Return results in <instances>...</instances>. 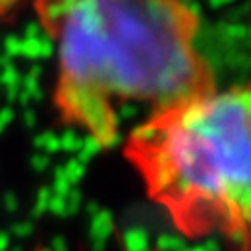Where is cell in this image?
I'll return each mask as SVG.
<instances>
[{
	"label": "cell",
	"instance_id": "cell-5",
	"mask_svg": "<svg viewBox=\"0 0 251 251\" xmlns=\"http://www.w3.org/2000/svg\"><path fill=\"white\" fill-rule=\"evenodd\" d=\"M123 247L125 251H151L149 231L141 226H131L123 231Z\"/></svg>",
	"mask_w": 251,
	"mask_h": 251
},
{
	"label": "cell",
	"instance_id": "cell-32",
	"mask_svg": "<svg viewBox=\"0 0 251 251\" xmlns=\"http://www.w3.org/2000/svg\"><path fill=\"white\" fill-rule=\"evenodd\" d=\"M99 210H101V208H99V204H97V202H89V204L85 206V212H87V216H89V218L97 216V214H99Z\"/></svg>",
	"mask_w": 251,
	"mask_h": 251
},
{
	"label": "cell",
	"instance_id": "cell-26",
	"mask_svg": "<svg viewBox=\"0 0 251 251\" xmlns=\"http://www.w3.org/2000/svg\"><path fill=\"white\" fill-rule=\"evenodd\" d=\"M42 34V26H40V22H30V24H26V28H24V38L26 40H30V38H38Z\"/></svg>",
	"mask_w": 251,
	"mask_h": 251
},
{
	"label": "cell",
	"instance_id": "cell-30",
	"mask_svg": "<svg viewBox=\"0 0 251 251\" xmlns=\"http://www.w3.org/2000/svg\"><path fill=\"white\" fill-rule=\"evenodd\" d=\"M202 245H204V251H222V247L216 239H206Z\"/></svg>",
	"mask_w": 251,
	"mask_h": 251
},
{
	"label": "cell",
	"instance_id": "cell-14",
	"mask_svg": "<svg viewBox=\"0 0 251 251\" xmlns=\"http://www.w3.org/2000/svg\"><path fill=\"white\" fill-rule=\"evenodd\" d=\"M20 55L26 59H40V36L38 38H22L20 40Z\"/></svg>",
	"mask_w": 251,
	"mask_h": 251
},
{
	"label": "cell",
	"instance_id": "cell-19",
	"mask_svg": "<svg viewBox=\"0 0 251 251\" xmlns=\"http://www.w3.org/2000/svg\"><path fill=\"white\" fill-rule=\"evenodd\" d=\"M32 231H34V224H32V222H18V224H14V226L10 227V233H12L14 237H18V239L30 237Z\"/></svg>",
	"mask_w": 251,
	"mask_h": 251
},
{
	"label": "cell",
	"instance_id": "cell-36",
	"mask_svg": "<svg viewBox=\"0 0 251 251\" xmlns=\"http://www.w3.org/2000/svg\"><path fill=\"white\" fill-rule=\"evenodd\" d=\"M10 251H22V247H20V245H16V247H14V249H10Z\"/></svg>",
	"mask_w": 251,
	"mask_h": 251
},
{
	"label": "cell",
	"instance_id": "cell-8",
	"mask_svg": "<svg viewBox=\"0 0 251 251\" xmlns=\"http://www.w3.org/2000/svg\"><path fill=\"white\" fill-rule=\"evenodd\" d=\"M186 245V239L174 233H160L156 237V249L158 251H182Z\"/></svg>",
	"mask_w": 251,
	"mask_h": 251
},
{
	"label": "cell",
	"instance_id": "cell-10",
	"mask_svg": "<svg viewBox=\"0 0 251 251\" xmlns=\"http://www.w3.org/2000/svg\"><path fill=\"white\" fill-rule=\"evenodd\" d=\"M64 174H66V178H68V182L74 186V188H77V184L83 180V176H85V166L81 164V162H77L75 158H70L66 164H64Z\"/></svg>",
	"mask_w": 251,
	"mask_h": 251
},
{
	"label": "cell",
	"instance_id": "cell-3",
	"mask_svg": "<svg viewBox=\"0 0 251 251\" xmlns=\"http://www.w3.org/2000/svg\"><path fill=\"white\" fill-rule=\"evenodd\" d=\"M57 99L59 105L66 109V113H70L93 131L91 135L101 143V147L113 133H117L119 121L101 91L64 79L57 91Z\"/></svg>",
	"mask_w": 251,
	"mask_h": 251
},
{
	"label": "cell",
	"instance_id": "cell-7",
	"mask_svg": "<svg viewBox=\"0 0 251 251\" xmlns=\"http://www.w3.org/2000/svg\"><path fill=\"white\" fill-rule=\"evenodd\" d=\"M101 143L93 137V135H87V137H83V145H81V149H79V152H77V156H75V160L77 162H81L83 166L87 164V162H91L93 160V156H97L99 152H101Z\"/></svg>",
	"mask_w": 251,
	"mask_h": 251
},
{
	"label": "cell",
	"instance_id": "cell-25",
	"mask_svg": "<svg viewBox=\"0 0 251 251\" xmlns=\"http://www.w3.org/2000/svg\"><path fill=\"white\" fill-rule=\"evenodd\" d=\"M22 121H24V125H26V129H34L36 125H38V115H36V111H32V109H24V113H22Z\"/></svg>",
	"mask_w": 251,
	"mask_h": 251
},
{
	"label": "cell",
	"instance_id": "cell-18",
	"mask_svg": "<svg viewBox=\"0 0 251 251\" xmlns=\"http://www.w3.org/2000/svg\"><path fill=\"white\" fill-rule=\"evenodd\" d=\"M72 188H74V186L68 182V178H66V174H64V176H57V178H53V184L50 186V190H51V196L66 198V196L70 194Z\"/></svg>",
	"mask_w": 251,
	"mask_h": 251
},
{
	"label": "cell",
	"instance_id": "cell-28",
	"mask_svg": "<svg viewBox=\"0 0 251 251\" xmlns=\"http://www.w3.org/2000/svg\"><path fill=\"white\" fill-rule=\"evenodd\" d=\"M30 101H32L30 93H28V91H24V89H20V91H18V97H16V103H18V105H22L24 109H28Z\"/></svg>",
	"mask_w": 251,
	"mask_h": 251
},
{
	"label": "cell",
	"instance_id": "cell-4",
	"mask_svg": "<svg viewBox=\"0 0 251 251\" xmlns=\"http://www.w3.org/2000/svg\"><path fill=\"white\" fill-rule=\"evenodd\" d=\"M113 229H115L113 214L109 210L101 208L99 214L91 218V226H89V247H91V251H105Z\"/></svg>",
	"mask_w": 251,
	"mask_h": 251
},
{
	"label": "cell",
	"instance_id": "cell-9",
	"mask_svg": "<svg viewBox=\"0 0 251 251\" xmlns=\"http://www.w3.org/2000/svg\"><path fill=\"white\" fill-rule=\"evenodd\" d=\"M81 145H83V137H79L77 131L74 129H66L59 137V147L66 152H79Z\"/></svg>",
	"mask_w": 251,
	"mask_h": 251
},
{
	"label": "cell",
	"instance_id": "cell-37",
	"mask_svg": "<svg viewBox=\"0 0 251 251\" xmlns=\"http://www.w3.org/2000/svg\"><path fill=\"white\" fill-rule=\"evenodd\" d=\"M229 2H233V0H224V4H229Z\"/></svg>",
	"mask_w": 251,
	"mask_h": 251
},
{
	"label": "cell",
	"instance_id": "cell-12",
	"mask_svg": "<svg viewBox=\"0 0 251 251\" xmlns=\"http://www.w3.org/2000/svg\"><path fill=\"white\" fill-rule=\"evenodd\" d=\"M20 81H22V75L12 64L0 72V85H4L6 89H20Z\"/></svg>",
	"mask_w": 251,
	"mask_h": 251
},
{
	"label": "cell",
	"instance_id": "cell-31",
	"mask_svg": "<svg viewBox=\"0 0 251 251\" xmlns=\"http://www.w3.org/2000/svg\"><path fill=\"white\" fill-rule=\"evenodd\" d=\"M18 2V0H0V14L8 12L10 8H14V4Z\"/></svg>",
	"mask_w": 251,
	"mask_h": 251
},
{
	"label": "cell",
	"instance_id": "cell-6",
	"mask_svg": "<svg viewBox=\"0 0 251 251\" xmlns=\"http://www.w3.org/2000/svg\"><path fill=\"white\" fill-rule=\"evenodd\" d=\"M34 147L38 151H42L44 154H53V152H59L61 147H59V137L51 131H46V133H40L34 137Z\"/></svg>",
	"mask_w": 251,
	"mask_h": 251
},
{
	"label": "cell",
	"instance_id": "cell-1",
	"mask_svg": "<svg viewBox=\"0 0 251 251\" xmlns=\"http://www.w3.org/2000/svg\"><path fill=\"white\" fill-rule=\"evenodd\" d=\"M174 0H79L59 28L64 79L170 107L190 97L196 59Z\"/></svg>",
	"mask_w": 251,
	"mask_h": 251
},
{
	"label": "cell",
	"instance_id": "cell-2",
	"mask_svg": "<svg viewBox=\"0 0 251 251\" xmlns=\"http://www.w3.org/2000/svg\"><path fill=\"white\" fill-rule=\"evenodd\" d=\"M147 158L156 194L245 227L251 206L247 87L184 103L158 123Z\"/></svg>",
	"mask_w": 251,
	"mask_h": 251
},
{
	"label": "cell",
	"instance_id": "cell-33",
	"mask_svg": "<svg viewBox=\"0 0 251 251\" xmlns=\"http://www.w3.org/2000/svg\"><path fill=\"white\" fill-rule=\"evenodd\" d=\"M18 91H20V89H6V101H8V105H10V103H16Z\"/></svg>",
	"mask_w": 251,
	"mask_h": 251
},
{
	"label": "cell",
	"instance_id": "cell-16",
	"mask_svg": "<svg viewBox=\"0 0 251 251\" xmlns=\"http://www.w3.org/2000/svg\"><path fill=\"white\" fill-rule=\"evenodd\" d=\"M2 53L12 61L14 57H18L20 55V38L18 36H14V34H8L6 38H4V42H2Z\"/></svg>",
	"mask_w": 251,
	"mask_h": 251
},
{
	"label": "cell",
	"instance_id": "cell-29",
	"mask_svg": "<svg viewBox=\"0 0 251 251\" xmlns=\"http://www.w3.org/2000/svg\"><path fill=\"white\" fill-rule=\"evenodd\" d=\"M8 247H10V233L0 231V251H8Z\"/></svg>",
	"mask_w": 251,
	"mask_h": 251
},
{
	"label": "cell",
	"instance_id": "cell-11",
	"mask_svg": "<svg viewBox=\"0 0 251 251\" xmlns=\"http://www.w3.org/2000/svg\"><path fill=\"white\" fill-rule=\"evenodd\" d=\"M50 198H51L50 186H42L40 190H38V194H36V202H34V208H32V216H34V218H42V216L48 212Z\"/></svg>",
	"mask_w": 251,
	"mask_h": 251
},
{
	"label": "cell",
	"instance_id": "cell-27",
	"mask_svg": "<svg viewBox=\"0 0 251 251\" xmlns=\"http://www.w3.org/2000/svg\"><path fill=\"white\" fill-rule=\"evenodd\" d=\"M50 251H70V245H68V241L64 237L57 235V237H53V241L50 245Z\"/></svg>",
	"mask_w": 251,
	"mask_h": 251
},
{
	"label": "cell",
	"instance_id": "cell-17",
	"mask_svg": "<svg viewBox=\"0 0 251 251\" xmlns=\"http://www.w3.org/2000/svg\"><path fill=\"white\" fill-rule=\"evenodd\" d=\"M55 53V44H53V38L50 32L42 30L40 34V59H48Z\"/></svg>",
	"mask_w": 251,
	"mask_h": 251
},
{
	"label": "cell",
	"instance_id": "cell-24",
	"mask_svg": "<svg viewBox=\"0 0 251 251\" xmlns=\"http://www.w3.org/2000/svg\"><path fill=\"white\" fill-rule=\"evenodd\" d=\"M229 235H231V239H233L235 243H239V245H245V241H247V233H245V227H243V226H233V227L229 229Z\"/></svg>",
	"mask_w": 251,
	"mask_h": 251
},
{
	"label": "cell",
	"instance_id": "cell-35",
	"mask_svg": "<svg viewBox=\"0 0 251 251\" xmlns=\"http://www.w3.org/2000/svg\"><path fill=\"white\" fill-rule=\"evenodd\" d=\"M10 64H12V61H10V59H8V57H6V55H4L2 51H0V70H4V68H8Z\"/></svg>",
	"mask_w": 251,
	"mask_h": 251
},
{
	"label": "cell",
	"instance_id": "cell-34",
	"mask_svg": "<svg viewBox=\"0 0 251 251\" xmlns=\"http://www.w3.org/2000/svg\"><path fill=\"white\" fill-rule=\"evenodd\" d=\"M28 75H32V77H36V79H40V75H42V66H38V64H34V66L30 68V72H28Z\"/></svg>",
	"mask_w": 251,
	"mask_h": 251
},
{
	"label": "cell",
	"instance_id": "cell-20",
	"mask_svg": "<svg viewBox=\"0 0 251 251\" xmlns=\"http://www.w3.org/2000/svg\"><path fill=\"white\" fill-rule=\"evenodd\" d=\"M30 166L36 170V172H46L50 168V156L44 154V152H36L32 158H30Z\"/></svg>",
	"mask_w": 251,
	"mask_h": 251
},
{
	"label": "cell",
	"instance_id": "cell-22",
	"mask_svg": "<svg viewBox=\"0 0 251 251\" xmlns=\"http://www.w3.org/2000/svg\"><path fill=\"white\" fill-rule=\"evenodd\" d=\"M2 206H4V210H6L8 214L18 212V206H20L18 196H16L14 192H6V194H4V198H2Z\"/></svg>",
	"mask_w": 251,
	"mask_h": 251
},
{
	"label": "cell",
	"instance_id": "cell-23",
	"mask_svg": "<svg viewBox=\"0 0 251 251\" xmlns=\"http://www.w3.org/2000/svg\"><path fill=\"white\" fill-rule=\"evenodd\" d=\"M12 121H14V109H12L10 105H6V107L0 109V131L4 133V129L8 127Z\"/></svg>",
	"mask_w": 251,
	"mask_h": 251
},
{
	"label": "cell",
	"instance_id": "cell-38",
	"mask_svg": "<svg viewBox=\"0 0 251 251\" xmlns=\"http://www.w3.org/2000/svg\"><path fill=\"white\" fill-rule=\"evenodd\" d=\"M40 251H50V247H48V249H40Z\"/></svg>",
	"mask_w": 251,
	"mask_h": 251
},
{
	"label": "cell",
	"instance_id": "cell-39",
	"mask_svg": "<svg viewBox=\"0 0 251 251\" xmlns=\"http://www.w3.org/2000/svg\"><path fill=\"white\" fill-rule=\"evenodd\" d=\"M0 135H2V131H0Z\"/></svg>",
	"mask_w": 251,
	"mask_h": 251
},
{
	"label": "cell",
	"instance_id": "cell-15",
	"mask_svg": "<svg viewBox=\"0 0 251 251\" xmlns=\"http://www.w3.org/2000/svg\"><path fill=\"white\" fill-rule=\"evenodd\" d=\"M141 115V107L135 103V101H125V103H121L119 107H117V113H115V117H117V121L121 123V121H131V119H135V117H139Z\"/></svg>",
	"mask_w": 251,
	"mask_h": 251
},
{
	"label": "cell",
	"instance_id": "cell-13",
	"mask_svg": "<svg viewBox=\"0 0 251 251\" xmlns=\"http://www.w3.org/2000/svg\"><path fill=\"white\" fill-rule=\"evenodd\" d=\"M81 204H83V194L79 188H72L70 194L66 196V214L64 218H70V216H75L79 210H81Z\"/></svg>",
	"mask_w": 251,
	"mask_h": 251
},
{
	"label": "cell",
	"instance_id": "cell-21",
	"mask_svg": "<svg viewBox=\"0 0 251 251\" xmlns=\"http://www.w3.org/2000/svg\"><path fill=\"white\" fill-rule=\"evenodd\" d=\"M48 212H51L53 216L64 218V214H66V198L51 196V198H50V204H48Z\"/></svg>",
	"mask_w": 251,
	"mask_h": 251
}]
</instances>
